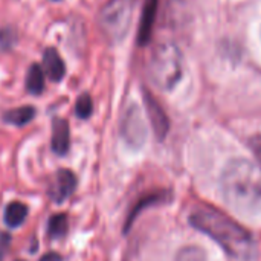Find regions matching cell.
Listing matches in <instances>:
<instances>
[{"instance_id":"cell-12","label":"cell","mask_w":261,"mask_h":261,"mask_svg":"<svg viewBox=\"0 0 261 261\" xmlns=\"http://www.w3.org/2000/svg\"><path fill=\"white\" fill-rule=\"evenodd\" d=\"M34 116H35V109L32 106H23V107H17V109L6 112L3 115V119L8 124L21 127V125H26L28 122H31L34 119Z\"/></svg>"},{"instance_id":"cell-7","label":"cell","mask_w":261,"mask_h":261,"mask_svg":"<svg viewBox=\"0 0 261 261\" xmlns=\"http://www.w3.org/2000/svg\"><path fill=\"white\" fill-rule=\"evenodd\" d=\"M75 187H76L75 174L70 170L63 168L55 173V177L49 185L47 194L55 203H61L75 191Z\"/></svg>"},{"instance_id":"cell-15","label":"cell","mask_w":261,"mask_h":261,"mask_svg":"<svg viewBox=\"0 0 261 261\" xmlns=\"http://www.w3.org/2000/svg\"><path fill=\"white\" fill-rule=\"evenodd\" d=\"M69 231V220L66 214H55L47 222V236L52 240L63 239Z\"/></svg>"},{"instance_id":"cell-2","label":"cell","mask_w":261,"mask_h":261,"mask_svg":"<svg viewBox=\"0 0 261 261\" xmlns=\"http://www.w3.org/2000/svg\"><path fill=\"white\" fill-rule=\"evenodd\" d=\"M225 202L237 213L252 216L261 213V170L249 159H232L220 177Z\"/></svg>"},{"instance_id":"cell-4","label":"cell","mask_w":261,"mask_h":261,"mask_svg":"<svg viewBox=\"0 0 261 261\" xmlns=\"http://www.w3.org/2000/svg\"><path fill=\"white\" fill-rule=\"evenodd\" d=\"M135 0H110L101 9L98 23L102 34L113 43L121 41L132 24Z\"/></svg>"},{"instance_id":"cell-10","label":"cell","mask_w":261,"mask_h":261,"mask_svg":"<svg viewBox=\"0 0 261 261\" xmlns=\"http://www.w3.org/2000/svg\"><path fill=\"white\" fill-rule=\"evenodd\" d=\"M43 67H44V72L49 76V80H52L54 83L61 81L66 75V64H64L63 58L60 57V54L54 47H47L44 50Z\"/></svg>"},{"instance_id":"cell-14","label":"cell","mask_w":261,"mask_h":261,"mask_svg":"<svg viewBox=\"0 0 261 261\" xmlns=\"http://www.w3.org/2000/svg\"><path fill=\"white\" fill-rule=\"evenodd\" d=\"M26 89L32 95H40L44 89V72L38 64H32L26 75Z\"/></svg>"},{"instance_id":"cell-6","label":"cell","mask_w":261,"mask_h":261,"mask_svg":"<svg viewBox=\"0 0 261 261\" xmlns=\"http://www.w3.org/2000/svg\"><path fill=\"white\" fill-rule=\"evenodd\" d=\"M144 104H145V112H147V116H148V121L154 132L156 139L164 141L170 132V119H168L164 107L147 90H144Z\"/></svg>"},{"instance_id":"cell-19","label":"cell","mask_w":261,"mask_h":261,"mask_svg":"<svg viewBox=\"0 0 261 261\" xmlns=\"http://www.w3.org/2000/svg\"><path fill=\"white\" fill-rule=\"evenodd\" d=\"M40 261H61V257L58 255V254H54V252H50V254H47V255H44L43 258Z\"/></svg>"},{"instance_id":"cell-8","label":"cell","mask_w":261,"mask_h":261,"mask_svg":"<svg viewBox=\"0 0 261 261\" xmlns=\"http://www.w3.org/2000/svg\"><path fill=\"white\" fill-rule=\"evenodd\" d=\"M158 5H159V0H145V3H144L139 29H138V43L141 46L147 44L151 38L156 12H158Z\"/></svg>"},{"instance_id":"cell-16","label":"cell","mask_w":261,"mask_h":261,"mask_svg":"<svg viewBox=\"0 0 261 261\" xmlns=\"http://www.w3.org/2000/svg\"><path fill=\"white\" fill-rule=\"evenodd\" d=\"M174 261H206V254L199 246H185L177 252Z\"/></svg>"},{"instance_id":"cell-18","label":"cell","mask_w":261,"mask_h":261,"mask_svg":"<svg viewBox=\"0 0 261 261\" xmlns=\"http://www.w3.org/2000/svg\"><path fill=\"white\" fill-rule=\"evenodd\" d=\"M11 243V237L8 234H0V261H3V257L9 248Z\"/></svg>"},{"instance_id":"cell-11","label":"cell","mask_w":261,"mask_h":261,"mask_svg":"<svg viewBox=\"0 0 261 261\" xmlns=\"http://www.w3.org/2000/svg\"><path fill=\"white\" fill-rule=\"evenodd\" d=\"M167 196H168L167 191H154V193H150V194L141 197V199L138 200V203L132 208V211H130V214H128V217H127V220H125L124 232H127V231L132 228L135 219L139 216V213H141L142 210H145V208H148V206H151V205L165 202V200H167Z\"/></svg>"},{"instance_id":"cell-1","label":"cell","mask_w":261,"mask_h":261,"mask_svg":"<svg viewBox=\"0 0 261 261\" xmlns=\"http://www.w3.org/2000/svg\"><path fill=\"white\" fill-rule=\"evenodd\" d=\"M190 223L197 231L210 236L222 249L236 260H249L255 252L252 234L232 217L213 206H199L190 216Z\"/></svg>"},{"instance_id":"cell-17","label":"cell","mask_w":261,"mask_h":261,"mask_svg":"<svg viewBox=\"0 0 261 261\" xmlns=\"http://www.w3.org/2000/svg\"><path fill=\"white\" fill-rule=\"evenodd\" d=\"M93 112V102H92V98L90 95L87 93H83L78 99H76V104H75V113L78 118L81 119H87Z\"/></svg>"},{"instance_id":"cell-13","label":"cell","mask_w":261,"mask_h":261,"mask_svg":"<svg viewBox=\"0 0 261 261\" xmlns=\"http://www.w3.org/2000/svg\"><path fill=\"white\" fill-rule=\"evenodd\" d=\"M28 217V208L21 202H11L5 210V223L9 228H18Z\"/></svg>"},{"instance_id":"cell-9","label":"cell","mask_w":261,"mask_h":261,"mask_svg":"<svg viewBox=\"0 0 261 261\" xmlns=\"http://www.w3.org/2000/svg\"><path fill=\"white\" fill-rule=\"evenodd\" d=\"M52 151L63 156L69 151L70 147V128L69 122L63 118H55L52 122V139H50Z\"/></svg>"},{"instance_id":"cell-3","label":"cell","mask_w":261,"mask_h":261,"mask_svg":"<svg viewBox=\"0 0 261 261\" xmlns=\"http://www.w3.org/2000/svg\"><path fill=\"white\" fill-rule=\"evenodd\" d=\"M147 70L151 83L158 89L165 92L174 89L184 72V57L180 49L170 41L158 44L151 52Z\"/></svg>"},{"instance_id":"cell-5","label":"cell","mask_w":261,"mask_h":261,"mask_svg":"<svg viewBox=\"0 0 261 261\" xmlns=\"http://www.w3.org/2000/svg\"><path fill=\"white\" fill-rule=\"evenodd\" d=\"M121 135L132 148H141L145 144L147 124L141 109L136 104H132L125 109L121 121Z\"/></svg>"}]
</instances>
